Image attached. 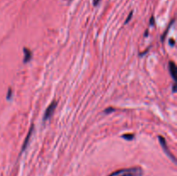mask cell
<instances>
[{
	"label": "cell",
	"instance_id": "obj_2",
	"mask_svg": "<svg viewBox=\"0 0 177 176\" xmlns=\"http://www.w3.org/2000/svg\"><path fill=\"white\" fill-rule=\"evenodd\" d=\"M158 139H159V142H160V143H161V146L162 147V149H163V150H164V152L166 153V154H168L172 160H173V161L174 162H176V158H175V156L173 155V154H171L170 152H169V148H168V146H167V142H166V140H165V138L163 137V136H162V135H159V137H158Z\"/></svg>",
	"mask_w": 177,
	"mask_h": 176
},
{
	"label": "cell",
	"instance_id": "obj_6",
	"mask_svg": "<svg viewBox=\"0 0 177 176\" xmlns=\"http://www.w3.org/2000/svg\"><path fill=\"white\" fill-rule=\"evenodd\" d=\"M33 129H34V125H32V126L30 127V130H29V131L28 135H27V137H26L24 142H23V146H22V151L25 150V149L27 148V146H28V144H29V139H30L31 134H32V132H33Z\"/></svg>",
	"mask_w": 177,
	"mask_h": 176
},
{
	"label": "cell",
	"instance_id": "obj_12",
	"mask_svg": "<svg viewBox=\"0 0 177 176\" xmlns=\"http://www.w3.org/2000/svg\"><path fill=\"white\" fill-rule=\"evenodd\" d=\"M169 44H171V46H174V45H175V42L171 39V40L169 41Z\"/></svg>",
	"mask_w": 177,
	"mask_h": 176
},
{
	"label": "cell",
	"instance_id": "obj_5",
	"mask_svg": "<svg viewBox=\"0 0 177 176\" xmlns=\"http://www.w3.org/2000/svg\"><path fill=\"white\" fill-rule=\"evenodd\" d=\"M23 53H24L23 62H24V63H27V62H29V61L31 60V58H32V52H31L29 48L24 47V48H23Z\"/></svg>",
	"mask_w": 177,
	"mask_h": 176
},
{
	"label": "cell",
	"instance_id": "obj_13",
	"mask_svg": "<svg viewBox=\"0 0 177 176\" xmlns=\"http://www.w3.org/2000/svg\"><path fill=\"white\" fill-rule=\"evenodd\" d=\"M154 24V17H151V20H150V25H153Z\"/></svg>",
	"mask_w": 177,
	"mask_h": 176
},
{
	"label": "cell",
	"instance_id": "obj_10",
	"mask_svg": "<svg viewBox=\"0 0 177 176\" xmlns=\"http://www.w3.org/2000/svg\"><path fill=\"white\" fill-rule=\"evenodd\" d=\"M115 109H113V108H106V110H105V113H110L111 111H114Z\"/></svg>",
	"mask_w": 177,
	"mask_h": 176
},
{
	"label": "cell",
	"instance_id": "obj_1",
	"mask_svg": "<svg viewBox=\"0 0 177 176\" xmlns=\"http://www.w3.org/2000/svg\"><path fill=\"white\" fill-rule=\"evenodd\" d=\"M143 174V171L140 167H133L115 171L109 176H142Z\"/></svg>",
	"mask_w": 177,
	"mask_h": 176
},
{
	"label": "cell",
	"instance_id": "obj_9",
	"mask_svg": "<svg viewBox=\"0 0 177 176\" xmlns=\"http://www.w3.org/2000/svg\"><path fill=\"white\" fill-rule=\"evenodd\" d=\"M132 12H131L130 13V15H129V17H127V19H126V21L125 22V24H126V23H128V22H130V20H131V18H132Z\"/></svg>",
	"mask_w": 177,
	"mask_h": 176
},
{
	"label": "cell",
	"instance_id": "obj_11",
	"mask_svg": "<svg viewBox=\"0 0 177 176\" xmlns=\"http://www.w3.org/2000/svg\"><path fill=\"white\" fill-rule=\"evenodd\" d=\"M99 2H100V0H93V5L97 6L99 3Z\"/></svg>",
	"mask_w": 177,
	"mask_h": 176
},
{
	"label": "cell",
	"instance_id": "obj_7",
	"mask_svg": "<svg viewBox=\"0 0 177 176\" xmlns=\"http://www.w3.org/2000/svg\"><path fill=\"white\" fill-rule=\"evenodd\" d=\"M122 137L125 140H132L134 138V135L133 134H125L122 135Z\"/></svg>",
	"mask_w": 177,
	"mask_h": 176
},
{
	"label": "cell",
	"instance_id": "obj_3",
	"mask_svg": "<svg viewBox=\"0 0 177 176\" xmlns=\"http://www.w3.org/2000/svg\"><path fill=\"white\" fill-rule=\"evenodd\" d=\"M56 106H57V102L56 101H53L51 104H50V105L47 108V110L45 111L44 113V117H43V120H48L52 115H53V113L55 112V108H56Z\"/></svg>",
	"mask_w": 177,
	"mask_h": 176
},
{
	"label": "cell",
	"instance_id": "obj_14",
	"mask_svg": "<svg viewBox=\"0 0 177 176\" xmlns=\"http://www.w3.org/2000/svg\"><path fill=\"white\" fill-rule=\"evenodd\" d=\"M176 84H174V86H173V91H174V92H175L176 90Z\"/></svg>",
	"mask_w": 177,
	"mask_h": 176
},
{
	"label": "cell",
	"instance_id": "obj_4",
	"mask_svg": "<svg viewBox=\"0 0 177 176\" xmlns=\"http://www.w3.org/2000/svg\"><path fill=\"white\" fill-rule=\"evenodd\" d=\"M169 73L173 78L174 80H176V66L175 64V62L173 61H169Z\"/></svg>",
	"mask_w": 177,
	"mask_h": 176
},
{
	"label": "cell",
	"instance_id": "obj_8",
	"mask_svg": "<svg viewBox=\"0 0 177 176\" xmlns=\"http://www.w3.org/2000/svg\"><path fill=\"white\" fill-rule=\"evenodd\" d=\"M11 97H12V90H11V88H10V89H9V91H8L7 99H8V100H10V99L11 98Z\"/></svg>",
	"mask_w": 177,
	"mask_h": 176
}]
</instances>
